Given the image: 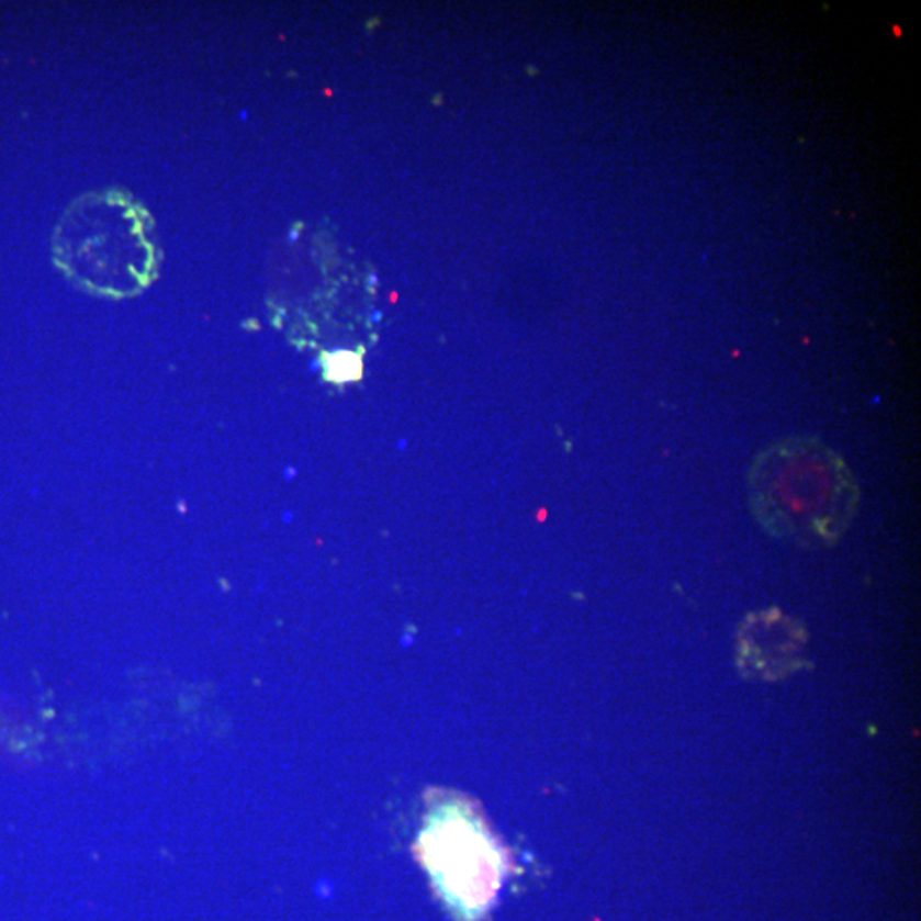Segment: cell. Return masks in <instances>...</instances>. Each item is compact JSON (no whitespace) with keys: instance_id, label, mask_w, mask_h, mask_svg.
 <instances>
[{"instance_id":"cell-3","label":"cell","mask_w":921,"mask_h":921,"mask_svg":"<svg viewBox=\"0 0 921 921\" xmlns=\"http://www.w3.org/2000/svg\"><path fill=\"white\" fill-rule=\"evenodd\" d=\"M326 378L335 383L353 381L362 374V360L356 353L340 352L326 357Z\"/></svg>"},{"instance_id":"cell-2","label":"cell","mask_w":921,"mask_h":921,"mask_svg":"<svg viewBox=\"0 0 921 921\" xmlns=\"http://www.w3.org/2000/svg\"><path fill=\"white\" fill-rule=\"evenodd\" d=\"M806 642L804 628L784 613H753L739 631V664L751 674L782 676L804 664Z\"/></svg>"},{"instance_id":"cell-1","label":"cell","mask_w":921,"mask_h":921,"mask_svg":"<svg viewBox=\"0 0 921 921\" xmlns=\"http://www.w3.org/2000/svg\"><path fill=\"white\" fill-rule=\"evenodd\" d=\"M754 520L766 535L804 548L845 538L861 505V488L845 459L818 437L770 443L748 473Z\"/></svg>"}]
</instances>
